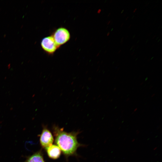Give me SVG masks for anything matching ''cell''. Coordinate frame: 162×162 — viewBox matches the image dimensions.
Masks as SVG:
<instances>
[{"instance_id":"cell-19","label":"cell","mask_w":162,"mask_h":162,"mask_svg":"<svg viewBox=\"0 0 162 162\" xmlns=\"http://www.w3.org/2000/svg\"><path fill=\"white\" fill-rule=\"evenodd\" d=\"M148 40H147V41H146V44L147 43V42H148Z\"/></svg>"},{"instance_id":"cell-23","label":"cell","mask_w":162,"mask_h":162,"mask_svg":"<svg viewBox=\"0 0 162 162\" xmlns=\"http://www.w3.org/2000/svg\"><path fill=\"white\" fill-rule=\"evenodd\" d=\"M111 22L110 23H111V24H112V21L111 22Z\"/></svg>"},{"instance_id":"cell-27","label":"cell","mask_w":162,"mask_h":162,"mask_svg":"<svg viewBox=\"0 0 162 162\" xmlns=\"http://www.w3.org/2000/svg\"><path fill=\"white\" fill-rule=\"evenodd\" d=\"M160 40V39H159V40H158V42H159V40Z\"/></svg>"},{"instance_id":"cell-17","label":"cell","mask_w":162,"mask_h":162,"mask_svg":"<svg viewBox=\"0 0 162 162\" xmlns=\"http://www.w3.org/2000/svg\"><path fill=\"white\" fill-rule=\"evenodd\" d=\"M135 36V35H134L133 36V38H134V37Z\"/></svg>"},{"instance_id":"cell-26","label":"cell","mask_w":162,"mask_h":162,"mask_svg":"<svg viewBox=\"0 0 162 162\" xmlns=\"http://www.w3.org/2000/svg\"><path fill=\"white\" fill-rule=\"evenodd\" d=\"M139 40H138V41L137 42V43H138L139 42Z\"/></svg>"},{"instance_id":"cell-5","label":"cell","mask_w":162,"mask_h":162,"mask_svg":"<svg viewBox=\"0 0 162 162\" xmlns=\"http://www.w3.org/2000/svg\"><path fill=\"white\" fill-rule=\"evenodd\" d=\"M49 157L51 159L58 158L61 154V150L59 147L56 145H52L46 149Z\"/></svg>"},{"instance_id":"cell-22","label":"cell","mask_w":162,"mask_h":162,"mask_svg":"<svg viewBox=\"0 0 162 162\" xmlns=\"http://www.w3.org/2000/svg\"><path fill=\"white\" fill-rule=\"evenodd\" d=\"M155 35L154 36L153 38L152 39H153L154 37H155Z\"/></svg>"},{"instance_id":"cell-11","label":"cell","mask_w":162,"mask_h":162,"mask_svg":"<svg viewBox=\"0 0 162 162\" xmlns=\"http://www.w3.org/2000/svg\"><path fill=\"white\" fill-rule=\"evenodd\" d=\"M134 47V46L133 45V46H132V47H131V48H130V50H131Z\"/></svg>"},{"instance_id":"cell-25","label":"cell","mask_w":162,"mask_h":162,"mask_svg":"<svg viewBox=\"0 0 162 162\" xmlns=\"http://www.w3.org/2000/svg\"><path fill=\"white\" fill-rule=\"evenodd\" d=\"M134 16H132V18L133 19V18H134Z\"/></svg>"},{"instance_id":"cell-2","label":"cell","mask_w":162,"mask_h":162,"mask_svg":"<svg viewBox=\"0 0 162 162\" xmlns=\"http://www.w3.org/2000/svg\"><path fill=\"white\" fill-rule=\"evenodd\" d=\"M51 35L59 47L67 43L70 38L69 31L64 27H60L56 29L53 32Z\"/></svg>"},{"instance_id":"cell-24","label":"cell","mask_w":162,"mask_h":162,"mask_svg":"<svg viewBox=\"0 0 162 162\" xmlns=\"http://www.w3.org/2000/svg\"><path fill=\"white\" fill-rule=\"evenodd\" d=\"M126 15V14H124V16H124V17Z\"/></svg>"},{"instance_id":"cell-18","label":"cell","mask_w":162,"mask_h":162,"mask_svg":"<svg viewBox=\"0 0 162 162\" xmlns=\"http://www.w3.org/2000/svg\"><path fill=\"white\" fill-rule=\"evenodd\" d=\"M121 50H120L118 52V53H119L121 51Z\"/></svg>"},{"instance_id":"cell-12","label":"cell","mask_w":162,"mask_h":162,"mask_svg":"<svg viewBox=\"0 0 162 162\" xmlns=\"http://www.w3.org/2000/svg\"><path fill=\"white\" fill-rule=\"evenodd\" d=\"M123 41V40H121V41H120V43H122Z\"/></svg>"},{"instance_id":"cell-29","label":"cell","mask_w":162,"mask_h":162,"mask_svg":"<svg viewBox=\"0 0 162 162\" xmlns=\"http://www.w3.org/2000/svg\"><path fill=\"white\" fill-rule=\"evenodd\" d=\"M113 28H112V29H111V31H112V30H113Z\"/></svg>"},{"instance_id":"cell-10","label":"cell","mask_w":162,"mask_h":162,"mask_svg":"<svg viewBox=\"0 0 162 162\" xmlns=\"http://www.w3.org/2000/svg\"><path fill=\"white\" fill-rule=\"evenodd\" d=\"M110 14H111V13H109V14H108L107 15V16L108 17L109 16Z\"/></svg>"},{"instance_id":"cell-21","label":"cell","mask_w":162,"mask_h":162,"mask_svg":"<svg viewBox=\"0 0 162 162\" xmlns=\"http://www.w3.org/2000/svg\"><path fill=\"white\" fill-rule=\"evenodd\" d=\"M123 38H124V37H122V38H121V40H122V39H123Z\"/></svg>"},{"instance_id":"cell-15","label":"cell","mask_w":162,"mask_h":162,"mask_svg":"<svg viewBox=\"0 0 162 162\" xmlns=\"http://www.w3.org/2000/svg\"><path fill=\"white\" fill-rule=\"evenodd\" d=\"M124 11V10H123L122 11H121V13H123V12Z\"/></svg>"},{"instance_id":"cell-6","label":"cell","mask_w":162,"mask_h":162,"mask_svg":"<svg viewBox=\"0 0 162 162\" xmlns=\"http://www.w3.org/2000/svg\"><path fill=\"white\" fill-rule=\"evenodd\" d=\"M25 162H45L41 152L39 151L30 156Z\"/></svg>"},{"instance_id":"cell-7","label":"cell","mask_w":162,"mask_h":162,"mask_svg":"<svg viewBox=\"0 0 162 162\" xmlns=\"http://www.w3.org/2000/svg\"><path fill=\"white\" fill-rule=\"evenodd\" d=\"M111 21L110 20L108 21V22L107 23V25H109Z\"/></svg>"},{"instance_id":"cell-31","label":"cell","mask_w":162,"mask_h":162,"mask_svg":"<svg viewBox=\"0 0 162 162\" xmlns=\"http://www.w3.org/2000/svg\"><path fill=\"white\" fill-rule=\"evenodd\" d=\"M110 40H109V42H110Z\"/></svg>"},{"instance_id":"cell-8","label":"cell","mask_w":162,"mask_h":162,"mask_svg":"<svg viewBox=\"0 0 162 162\" xmlns=\"http://www.w3.org/2000/svg\"><path fill=\"white\" fill-rule=\"evenodd\" d=\"M110 34V32H108L107 34V35L108 36Z\"/></svg>"},{"instance_id":"cell-14","label":"cell","mask_w":162,"mask_h":162,"mask_svg":"<svg viewBox=\"0 0 162 162\" xmlns=\"http://www.w3.org/2000/svg\"><path fill=\"white\" fill-rule=\"evenodd\" d=\"M129 18V16H128L125 19V20H127Z\"/></svg>"},{"instance_id":"cell-1","label":"cell","mask_w":162,"mask_h":162,"mask_svg":"<svg viewBox=\"0 0 162 162\" xmlns=\"http://www.w3.org/2000/svg\"><path fill=\"white\" fill-rule=\"evenodd\" d=\"M55 143L66 157L75 154L78 148L81 146L77 140V132H67L63 128L56 126L53 127Z\"/></svg>"},{"instance_id":"cell-20","label":"cell","mask_w":162,"mask_h":162,"mask_svg":"<svg viewBox=\"0 0 162 162\" xmlns=\"http://www.w3.org/2000/svg\"><path fill=\"white\" fill-rule=\"evenodd\" d=\"M134 52H132V53H131V55H132L134 54Z\"/></svg>"},{"instance_id":"cell-9","label":"cell","mask_w":162,"mask_h":162,"mask_svg":"<svg viewBox=\"0 0 162 162\" xmlns=\"http://www.w3.org/2000/svg\"><path fill=\"white\" fill-rule=\"evenodd\" d=\"M137 10V8H136L133 11V12L134 13V12H135V11L136 10Z\"/></svg>"},{"instance_id":"cell-13","label":"cell","mask_w":162,"mask_h":162,"mask_svg":"<svg viewBox=\"0 0 162 162\" xmlns=\"http://www.w3.org/2000/svg\"><path fill=\"white\" fill-rule=\"evenodd\" d=\"M123 23H122L121 24V25L120 26H121V27H122V26H123Z\"/></svg>"},{"instance_id":"cell-16","label":"cell","mask_w":162,"mask_h":162,"mask_svg":"<svg viewBox=\"0 0 162 162\" xmlns=\"http://www.w3.org/2000/svg\"><path fill=\"white\" fill-rule=\"evenodd\" d=\"M131 25H132V24H130V25L129 26V27H128V28H130V26H131Z\"/></svg>"},{"instance_id":"cell-30","label":"cell","mask_w":162,"mask_h":162,"mask_svg":"<svg viewBox=\"0 0 162 162\" xmlns=\"http://www.w3.org/2000/svg\"><path fill=\"white\" fill-rule=\"evenodd\" d=\"M158 37L157 38V39H156V40H157V39H158Z\"/></svg>"},{"instance_id":"cell-4","label":"cell","mask_w":162,"mask_h":162,"mask_svg":"<svg viewBox=\"0 0 162 162\" xmlns=\"http://www.w3.org/2000/svg\"><path fill=\"white\" fill-rule=\"evenodd\" d=\"M53 141L51 133L46 127H44L40 136V142L41 146L46 149L52 145Z\"/></svg>"},{"instance_id":"cell-3","label":"cell","mask_w":162,"mask_h":162,"mask_svg":"<svg viewBox=\"0 0 162 162\" xmlns=\"http://www.w3.org/2000/svg\"><path fill=\"white\" fill-rule=\"evenodd\" d=\"M43 50L49 55L53 54L59 47L56 44L51 35L43 38L40 42Z\"/></svg>"},{"instance_id":"cell-28","label":"cell","mask_w":162,"mask_h":162,"mask_svg":"<svg viewBox=\"0 0 162 162\" xmlns=\"http://www.w3.org/2000/svg\"><path fill=\"white\" fill-rule=\"evenodd\" d=\"M108 28V26H107V27H106V28Z\"/></svg>"}]
</instances>
